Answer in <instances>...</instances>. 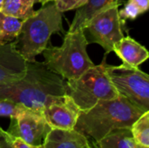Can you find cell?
<instances>
[{"mask_svg":"<svg viewBox=\"0 0 149 148\" xmlns=\"http://www.w3.org/2000/svg\"><path fill=\"white\" fill-rule=\"evenodd\" d=\"M107 55L101 63L93 65L79 77L65 81V94L70 96L81 112L94 106L101 100L120 96L107 75Z\"/></svg>","mask_w":149,"mask_h":148,"instance_id":"5","label":"cell"},{"mask_svg":"<svg viewBox=\"0 0 149 148\" xmlns=\"http://www.w3.org/2000/svg\"><path fill=\"white\" fill-rule=\"evenodd\" d=\"M65 94V81L44 63L27 62L20 79L0 85V99H8L42 114L45 107Z\"/></svg>","mask_w":149,"mask_h":148,"instance_id":"1","label":"cell"},{"mask_svg":"<svg viewBox=\"0 0 149 148\" xmlns=\"http://www.w3.org/2000/svg\"><path fill=\"white\" fill-rule=\"evenodd\" d=\"M80 113L72 99L65 94L50 102L42 114L52 129L70 131L74 129Z\"/></svg>","mask_w":149,"mask_h":148,"instance_id":"9","label":"cell"},{"mask_svg":"<svg viewBox=\"0 0 149 148\" xmlns=\"http://www.w3.org/2000/svg\"><path fill=\"white\" fill-rule=\"evenodd\" d=\"M22 21L0 11V45L13 42L19 34Z\"/></svg>","mask_w":149,"mask_h":148,"instance_id":"16","label":"cell"},{"mask_svg":"<svg viewBox=\"0 0 149 148\" xmlns=\"http://www.w3.org/2000/svg\"><path fill=\"white\" fill-rule=\"evenodd\" d=\"M85 30L66 32L60 46L47 45L43 51L45 65L64 79H76L94 65L87 53Z\"/></svg>","mask_w":149,"mask_h":148,"instance_id":"4","label":"cell"},{"mask_svg":"<svg viewBox=\"0 0 149 148\" xmlns=\"http://www.w3.org/2000/svg\"><path fill=\"white\" fill-rule=\"evenodd\" d=\"M7 133L12 138H18L31 145L43 143L47 133L52 130L43 114L27 109L16 118L10 119Z\"/></svg>","mask_w":149,"mask_h":148,"instance_id":"8","label":"cell"},{"mask_svg":"<svg viewBox=\"0 0 149 148\" xmlns=\"http://www.w3.org/2000/svg\"><path fill=\"white\" fill-rule=\"evenodd\" d=\"M12 145H13L14 148H45L43 143L40 145H31L18 138L12 139Z\"/></svg>","mask_w":149,"mask_h":148,"instance_id":"22","label":"cell"},{"mask_svg":"<svg viewBox=\"0 0 149 148\" xmlns=\"http://www.w3.org/2000/svg\"><path fill=\"white\" fill-rule=\"evenodd\" d=\"M143 113L120 95L116 99L101 100L89 110L81 112L74 130L98 141L113 130L131 128Z\"/></svg>","mask_w":149,"mask_h":148,"instance_id":"2","label":"cell"},{"mask_svg":"<svg viewBox=\"0 0 149 148\" xmlns=\"http://www.w3.org/2000/svg\"><path fill=\"white\" fill-rule=\"evenodd\" d=\"M97 148H134L135 141L130 128L116 129L98 141H94Z\"/></svg>","mask_w":149,"mask_h":148,"instance_id":"14","label":"cell"},{"mask_svg":"<svg viewBox=\"0 0 149 148\" xmlns=\"http://www.w3.org/2000/svg\"><path fill=\"white\" fill-rule=\"evenodd\" d=\"M3 0H0V10H1V7L3 5Z\"/></svg>","mask_w":149,"mask_h":148,"instance_id":"26","label":"cell"},{"mask_svg":"<svg viewBox=\"0 0 149 148\" xmlns=\"http://www.w3.org/2000/svg\"><path fill=\"white\" fill-rule=\"evenodd\" d=\"M29 108L8 99H0V117L16 118Z\"/></svg>","mask_w":149,"mask_h":148,"instance_id":"18","label":"cell"},{"mask_svg":"<svg viewBox=\"0 0 149 148\" xmlns=\"http://www.w3.org/2000/svg\"><path fill=\"white\" fill-rule=\"evenodd\" d=\"M26 66L27 62L17 51L14 41L0 45V85L23 77Z\"/></svg>","mask_w":149,"mask_h":148,"instance_id":"10","label":"cell"},{"mask_svg":"<svg viewBox=\"0 0 149 148\" xmlns=\"http://www.w3.org/2000/svg\"><path fill=\"white\" fill-rule=\"evenodd\" d=\"M0 148H14L11 137L2 127H0Z\"/></svg>","mask_w":149,"mask_h":148,"instance_id":"21","label":"cell"},{"mask_svg":"<svg viewBox=\"0 0 149 148\" xmlns=\"http://www.w3.org/2000/svg\"><path fill=\"white\" fill-rule=\"evenodd\" d=\"M61 31H64L62 12L51 2L22 21L19 34L14 40L16 48L26 62H36V57L46 48L51 37Z\"/></svg>","mask_w":149,"mask_h":148,"instance_id":"3","label":"cell"},{"mask_svg":"<svg viewBox=\"0 0 149 148\" xmlns=\"http://www.w3.org/2000/svg\"><path fill=\"white\" fill-rule=\"evenodd\" d=\"M125 23L120 17L119 6H111L94 16L85 28L90 43L100 44L106 55L113 51L114 44L124 37Z\"/></svg>","mask_w":149,"mask_h":148,"instance_id":"7","label":"cell"},{"mask_svg":"<svg viewBox=\"0 0 149 148\" xmlns=\"http://www.w3.org/2000/svg\"><path fill=\"white\" fill-rule=\"evenodd\" d=\"M37 2L38 0H3L0 11L23 21L34 12L33 6Z\"/></svg>","mask_w":149,"mask_h":148,"instance_id":"15","label":"cell"},{"mask_svg":"<svg viewBox=\"0 0 149 148\" xmlns=\"http://www.w3.org/2000/svg\"><path fill=\"white\" fill-rule=\"evenodd\" d=\"M87 0H55V5L62 13L72 10H77L86 3Z\"/></svg>","mask_w":149,"mask_h":148,"instance_id":"20","label":"cell"},{"mask_svg":"<svg viewBox=\"0 0 149 148\" xmlns=\"http://www.w3.org/2000/svg\"><path fill=\"white\" fill-rule=\"evenodd\" d=\"M132 1L141 11L142 14L148 11L149 8V0H130Z\"/></svg>","mask_w":149,"mask_h":148,"instance_id":"23","label":"cell"},{"mask_svg":"<svg viewBox=\"0 0 149 148\" xmlns=\"http://www.w3.org/2000/svg\"><path fill=\"white\" fill-rule=\"evenodd\" d=\"M45 148H97L94 140L77 131L52 129L45 136Z\"/></svg>","mask_w":149,"mask_h":148,"instance_id":"11","label":"cell"},{"mask_svg":"<svg viewBox=\"0 0 149 148\" xmlns=\"http://www.w3.org/2000/svg\"><path fill=\"white\" fill-rule=\"evenodd\" d=\"M106 70L111 83L118 93L142 110L149 111V76L140 70L124 64L111 65L107 63Z\"/></svg>","mask_w":149,"mask_h":148,"instance_id":"6","label":"cell"},{"mask_svg":"<svg viewBox=\"0 0 149 148\" xmlns=\"http://www.w3.org/2000/svg\"><path fill=\"white\" fill-rule=\"evenodd\" d=\"M0 127H1V126H0Z\"/></svg>","mask_w":149,"mask_h":148,"instance_id":"27","label":"cell"},{"mask_svg":"<svg viewBox=\"0 0 149 148\" xmlns=\"http://www.w3.org/2000/svg\"><path fill=\"white\" fill-rule=\"evenodd\" d=\"M119 15L122 22L125 23L127 19L135 20L139 16L142 15V13L141 10L132 1L128 0L126 3L125 6L121 10H119Z\"/></svg>","mask_w":149,"mask_h":148,"instance_id":"19","label":"cell"},{"mask_svg":"<svg viewBox=\"0 0 149 148\" xmlns=\"http://www.w3.org/2000/svg\"><path fill=\"white\" fill-rule=\"evenodd\" d=\"M124 0H87L86 3L77 9L75 16L69 27L68 32L85 30L91 19L111 6H120Z\"/></svg>","mask_w":149,"mask_h":148,"instance_id":"13","label":"cell"},{"mask_svg":"<svg viewBox=\"0 0 149 148\" xmlns=\"http://www.w3.org/2000/svg\"><path fill=\"white\" fill-rule=\"evenodd\" d=\"M134 148H149L148 147H144V146H141V145H139V144H136L135 143V147Z\"/></svg>","mask_w":149,"mask_h":148,"instance_id":"25","label":"cell"},{"mask_svg":"<svg viewBox=\"0 0 149 148\" xmlns=\"http://www.w3.org/2000/svg\"><path fill=\"white\" fill-rule=\"evenodd\" d=\"M55 0H38V2H39L42 5H45L48 3H51V2H54Z\"/></svg>","mask_w":149,"mask_h":148,"instance_id":"24","label":"cell"},{"mask_svg":"<svg viewBox=\"0 0 149 148\" xmlns=\"http://www.w3.org/2000/svg\"><path fill=\"white\" fill-rule=\"evenodd\" d=\"M130 130L136 144L149 147V111L143 113L133 123Z\"/></svg>","mask_w":149,"mask_h":148,"instance_id":"17","label":"cell"},{"mask_svg":"<svg viewBox=\"0 0 149 148\" xmlns=\"http://www.w3.org/2000/svg\"><path fill=\"white\" fill-rule=\"evenodd\" d=\"M113 51L122 60V64L133 67H139L149 58L147 48L130 36H124L114 44Z\"/></svg>","mask_w":149,"mask_h":148,"instance_id":"12","label":"cell"}]
</instances>
